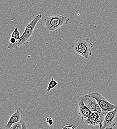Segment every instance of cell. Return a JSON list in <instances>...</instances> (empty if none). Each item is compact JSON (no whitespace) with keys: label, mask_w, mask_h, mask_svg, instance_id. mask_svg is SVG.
Wrapping results in <instances>:
<instances>
[{"label":"cell","mask_w":117,"mask_h":129,"mask_svg":"<svg viewBox=\"0 0 117 129\" xmlns=\"http://www.w3.org/2000/svg\"><path fill=\"white\" fill-rule=\"evenodd\" d=\"M62 129H75V128L71 125H65Z\"/></svg>","instance_id":"cell-15"},{"label":"cell","mask_w":117,"mask_h":129,"mask_svg":"<svg viewBox=\"0 0 117 129\" xmlns=\"http://www.w3.org/2000/svg\"><path fill=\"white\" fill-rule=\"evenodd\" d=\"M85 105L89 108V109L92 112H97L98 113L101 118V122L103 121L105 115L107 114L103 113L101 109L100 106L98 104L96 100L93 98L89 96V94H85L81 96Z\"/></svg>","instance_id":"cell-6"},{"label":"cell","mask_w":117,"mask_h":129,"mask_svg":"<svg viewBox=\"0 0 117 129\" xmlns=\"http://www.w3.org/2000/svg\"><path fill=\"white\" fill-rule=\"evenodd\" d=\"M22 117H23L21 115L20 113V109L19 107H17L16 111L10 117L5 127L7 129H10L13 125H14L15 123L19 122L21 121Z\"/></svg>","instance_id":"cell-8"},{"label":"cell","mask_w":117,"mask_h":129,"mask_svg":"<svg viewBox=\"0 0 117 129\" xmlns=\"http://www.w3.org/2000/svg\"><path fill=\"white\" fill-rule=\"evenodd\" d=\"M47 123L50 125V126H51L53 125V120L50 117H48L46 119Z\"/></svg>","instance_id":"cell-14"},{"label":"cell","mask_w":117,"mask_h":129,"mask_svg":"<svg viewBox=\"0 0 117 129\" xmlns=\"http://www.w3.org/2000/svg\"><path fill=\"white\" fill-rule=\"evenodd\" d=\"M93 46V44L90 42L89 38H84L77 40L75 43L73 50L77 54L89 59L92 55L91 50Z\"/></svg>","instance_id":"cell-2"},{"label":"cell","mask_w":117,"mask_h":129,"mask_svg":"<svg viewBox=\"0 0 117 129\" xmlns=\"http://www.w3.org/2000/svg\"><path fill=\"white\" fill-rule=\"evenodd\" d=\"M0 129H7L5 127H2V128H0Z\"/></svg>","instance_id":"cell-18"},{"label":"cell","mask_w":117,"mask_h":129,"mask_svg":"<svg viewBox=\"0 0 117 129\" xmlns=\"http://www.w3.org/2000/svg\"><path fill=\"white\" fill-rule=\"evenodd\" d=\"M20 122L21 123V126H22L21 129H27V125L26 122L23 120V117L22 118L20 121Z\"/></svg>","instance_id":"cell-13"},{"label":"cell","mask_w":117,"mask_h":129,"mask_svg":"<svg viewBox=\"0 0 117 129\" xmlns=\"http://www.w3.org/2000/svg\"><path fill=\"white\" fill-rule=\"evenodd\" d=\"M42 16L41 14H38L35 16L31 21V22L26 26L25 30L23 32L22 35L20 36V38L17 40L15 44H9L8 46V49L13 50L17 48L28 42L32 35L35 27H36L38 21L41 18Z\"/></svg>","instance_id":"cell-1"},{"label":"cell","mask_w":117,"mask_h":129,"mask_svg":"<svg viewBox=\"0 0 117 129\" xmlns=\"http://www.w3.org/2000/svg\"><path fill=\"white\" fill-rule=\"evenodd\" d=\"M29 129H38V128H34V127H32V128H30Z\"/></svg>","instance_id":"cell-17"},{"label":"cell","mask_w":117,"mask_h":129,"mask_svg":"<svg viewBox=\"0 0 117 129\" xmlns=\"http://www.w3.org/2000/svg\"><path fill=\"white\" fill-rule=\"evenodd\" d=\"M117 120V105L116 108L107 113L99 125V129H113Z\"/></svg>","instance_id":"cell-5"},{"label":"cell","mask_w":117,"mask_h":129,"mask_svg":"<svg viewBox=\"0 0 117 129\" xmlns=\"http://www.w3.org/2000/svg\"><path fill=\"white\" fill-rule=\"evenodd\" d=\"M58 82L55 81L54 77H52L48 84V86L45 90V91L46 92H50L52 89H53L55 87H56L58 85Z\"/></svg>","instance_id":"cell-10"},{"label":"cell","mask_w":117,"mask_h":129,"mask_svg":"<svg viewBox=\"0 0 117 129\" xmlns=\"http://www.w3.org/2000/svg\"><path fill=\"white\" fill-rule=\"evenodd\" d=\"M11 37H12V38H15L17 40H18L20 37V33L19 31L17 28V27H15L14 30L13 31V32L11 34Z\"/></svg>","instance_id":"cell-11"},{"label":"cell","mask_w":117,"mask_h":129,"mask_svg":"<svg viewBox=\"0 0 117 129\" xmlns=\"http://www.w3.org/2000/svg\"><path fill=\"white\" fill-rule=\"evenodd\" d=\"M89 95L96 100L103 113L106 114L108 112L114 110L116 107V105L110 103L98 92H93L89 94Z\"/></svg>","instance_id":"cell-4"},{"label":"cell","mask_w":117,"mask_h":129,"mask_svg":"<svg viewBox=\"0 0 117 129\" xmlns=\"http://www.w3.org/2000/svg\"><path fill=\"white\" fill-rule=\"evenodd\" d=\"M16 41H17V40L15 38L11 37L10 39V44H15L16 42Z\"/></svg>","instance_id":"cell-16"},{"label":"cell","mask_w":117,"mask_h":129,"mask_svg":"<svg viewBox=\"0 0 117 129\" xmlns=\"http://www.w3.org/2000/svg\"><path fill=\"white\" fill-rule=\"evenodd\" d=\"M101 118L99 114L97 112H93L87 119H84V121L85 124L91 126H96L99 125L101 122Z\"/></svg>","instance_id":"cell-9"},{"label":"cell","mask_w":117,"mask_h":129,"mask_svg":"<svg viewBox=\"0 0 117 129\" xmlns=\"http://www.w3.org/2000/svg\"><path fill=\"white\" fill-rule=\"evenodd\" d=\"M78 101V114H79V117L83 120L88 118L92 112L85 105L82 96L79 97Z\"/></svg>","instance_id":"cell-7"},{"label":"cell","mask_w":117,"mask_h":129,"mask_svg":"<svg viewBox=\"0 0 117 129\" xmlns=\"http://www.w3.org/2000/svg\"><path fill=\"white\" fill-rule=\"evenodd\" d=\"M21 123L20 121L19 122L15 123L14 125H13L9 129H21Z\"/></svg>","instance_id":"cell-12"},{"label":"cell","mask_w":117,"mask_h":129,"mask_svg":"<svg viewBox=\"0 0 117 129\" xmlns=\"http://www.w3.org/2000/svg\"><path fill=\"white\" fill-rule=\"evenodd\" d=\"M69 20L68 17L59 15L48 16L45 19V27L47 30L53 31L57 30Z\"/></svg>","instance_id":"cell-3"}]
</instances>
